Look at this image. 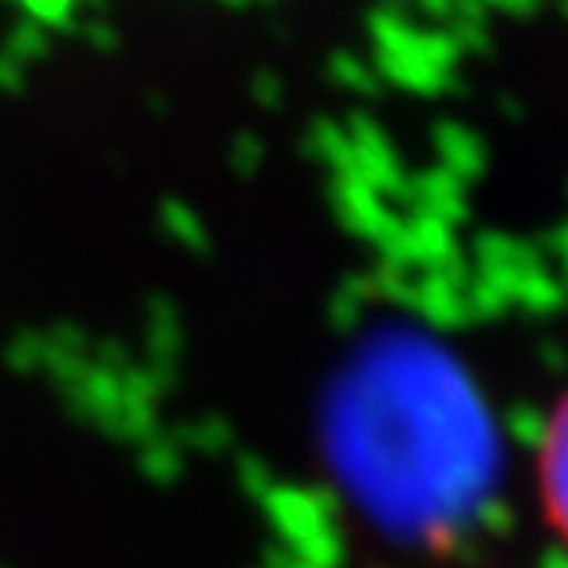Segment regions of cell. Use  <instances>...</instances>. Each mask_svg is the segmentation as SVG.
<instances>
[{
	"mask_svg": "<svg viewBox=\"0 0 568 568\" xmlns=\"http://www.w3.org/2000/svg\"><path fill=\"white\" fill-rule=\"evenodd\" d=\"M537 481H541V501L552 529L568 545V399L552 410L541 438V458H537Z\"/></svg>",
	"mask_w": 568,
	"mask_h": 568,
	"instance_id": "6da1fadb",
	"label": "cell"
}]
</instances>
